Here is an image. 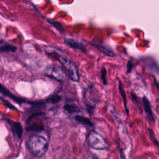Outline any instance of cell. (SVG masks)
<instances>
[{"mask_svg": "<svg viewBox=\"0 0 159 159\" xmlns=\"http://www.w3.org/2000/svg\"><path fill=\"white\" fill-rule=\"evenodd\" d=\"M48 22L53 26L57 30L61 32H63L64 31V29L63 28V27L61 26V24L57 21H55V20H50L48 19Z\"/></svg>", "mask_w": 159, "mask_h": 159, "instance_id": "cell-15", "label": "cell"}, {"mask_svg": "<svg viewBox=\"0 0 159 159\" xmlns=\"http://www.w3.org/2000/svg\"><path fill=\"white\" fill-rule=\"evenodd\" d=\"M17 47L10 45L7 43H4V44H1V52H15L16 51Z\"/></svg>", "mask_w": 159, "mask_h": 159, "instance_id": "cell-12", "label": "cell"}, {"mask_svg": "<svg viewBox=\"0 0 159 159\" xmlns=\"http://www.w3.org/2000/svg\"><path fill=\"white\" fill-rule=\"evenodd\" d=\"M48 139L39 132L30 135L26 141V146L29 152L35 157L41 158L48 148Z\"/></svg>", "mask_w": 159, "mask_h": 159, "instance_id": "cell-2", "label": "cell"}, {"mask_svg": "<svg viewBox=\"0 0 159 159\" xmlns=\"http://www.w3.org/2000/svg\"><path fill=\"white\" fill-rule=\"evenodd\" d=\"M0 92L2 94H3L5 96H7L15 101L16 103L19 104H30L32 106L34 107H42L45 105V102L43 101H29L27 100V99L19 97L14 94H12L10 91H9L3 84H1L0 86Z\"/></svg>", "mask_w": 159, "mask_h": 159, "instance_id": "cell-4", "label": "cell"}, {"mask_svg": "<svg viewBox=\"0 0 159 159\" xmlns=\"http://www.w3.org/2000/svg\"><path fill=\"white\" fill-rule=\"evenodd\" d=\"M89 145L93 149L104 150L109 148V145L104 137L95 130H91L87 137Z\"/></svg>", "mask_w": 159, "mask_h": 159, "instance_id": "cell-3", "label": "cell"}, {"mask_svg": "<svg viewBox=\"0 0 159 159\" xmlns=\"http://www.w3.org/2000/svg\"><path fill=\"white\" fill-rule=\"evenodd\" d=\"M75 120L80 124H81L84 125H86L88 127H93L94 124L92 121L88 117L81 116V115H76L74 117Z\"/></svg>", "mask_w": 159, "mask_h": 159, "instance_id": "cell-9", "label": "cell"}, {"mask_svg": "<svg viewBox=\"0 0 159 159\" xmlns=\"http://www.w3.org/2000/svg\"><path fill=\"white\" fill-rule=\"evenodd\" d=\"M92 158L93 159H99L96 155H92Z\"/></svg>", "mask_w": 159, "mask_h": 159, "instance_id": "cell-20", "label": "cell"}, {"mask_svg": "<svg viewBox=\"0 0 159 159\" xmlns=\"http://www.w3.org/2000/svg\"><path fill=\"white\" fill-rule=\"evenodd\" d=\"M101 79L104 85H106L107 84V71L104 66H103L101 70Z\"/></svg>", "mask_w": 159, "mask_h": 159, "instance_id": "cell-16", "label": "cell"}, {"mask_svg": "<svg viewBox=\"0 0 159 159\" xmlns=\"http://www.w3.org/2000/svg\"><path fill=\"white\" fill-rule=\"evenodd\" d=\"M119 153H120V157L121 159H126L125 154H124V151H123V150L122 148H120Z\"/></svg>", "mask_w": 159, "mask_h": 159, "instance_id": "cell-19", "label": "cell"}, {"mask_svg": "<svg viewBox=\"0 0 159 159\" xmlns=\"http://www.w3.org/2000/svg\"><path fill=\"white\" fill-rule=\"evenodd\" d=\"M0 99H1V101L2 102V103L7 107H8L9 109H12V110H16V108L14 107V105H12L10 102H9L7 100L5 99L4 98H3V97L1 96L0 97Z\"/></svg>", "mask_w": 159, "mask_h": 159, "instance_id": "cell-17", "label": "cell"}, {"mask_svg": "<svg viewBox=\"0 0 159 159\" xmlns=\"http://www.w3.org/2000/svg\"><path fill=\"white\" fill-rule=\"evenodd\" d=\"M119 92L120 93V95L122 98V99H123V101H124V107H125V111H126V113L127 114V116L129 115V110L127 109V100H126V95H125V91L124 89V88H123V85H122V83L120 81H119Z\"/></svg>", "mask_w": 159, "mask_h": 159, "instance_id": "cell-11", "label": "cell"}, {"mask_svg": "<svg viewBox=\"0 0 159 159\" xmlns=\"http://www.w3.org/2000/svg\"><path fill=\"white\" fill-rule=\"evenodd\" d=\"M134 65H133V63H132L131 61H128V63H127V73H130L133 68Z\"/></svg>", "mask_w": 159, "mask_h": 159, "instance_id": "cell-18", "label": "cell"}, {"mask_svg": "<svg viewBox=\"0 0 159 159\" xmlns=\"http://www.w3.org/2000/svg\"><path fill=\"white\" fill-rule=\"evenodd\" d=\"M44 75L61 83L64 82L66 77V73L64 70L56 65H51L46 67L44 70Z\"/></svg>", "mask_w": 159, "mask_h": 159, "instance_id": "cell-5", "label": "cell"}, {"mask_svg": "<svg viewBox=\"0 0 159 159\" xmlns=\"http://www.w3.org/2000/svg\"><path fill=\"white\" fill-rule=\"evenodd\" d=\"M61 100V96L54 94V95H52V96L48 97L47 99L46 102H49V103H52V104H55V103H57V102H60Z\"/></svg>", "mask_w": 159, "mask_h": 159, "instance_id": "cell-14", "label": "cell"}, {"mask_svg": "<svg viewBox=\"0 0 159 159\" xmlns=\"http://www.w3.org/2000/svg\"><path fill=\"white\" fill-rule=\"evenodd\" d=\"M143 104H144V108L145 110V112L147 113V114L149 116H152L153 117V114L152 112V110L150 108V103L148 101V99L144 96L143 98Z\"/></svg>", "mask_w": 159, "mask_h": 159, "instance_id": "cell-13", "label": "cell"}, {"mask_svg": "<svg viewBox=\"0 0 159 159\" xmlns=\"http://www.w3.org/2000/svg\"><path fill=\"white\" fill-rule=\"evenodd\" d=\"M45 51L47 54L58 60L63 65L68 71L69 77L71 81L75 82H78L80 81V77L77 66L73 61L68 58L61 49L57 47L50 45L45 47Z\"/></svg>", "mask_w": 159, "mask_h": 159, "instance_id": "cell-1", "label": "cell"}, {"mask_svg": "<svg viewBox=\"0 0 159 159\" xmlns=\"http://www.w3.org/2000/svg\"><path fill=\"white\" fill-rule=\"evenodd\" d=\"M4 120L9 125L14 140L17 142H19L23 134V127L21 124L19 122L14 121L8 118H4Z\"/></svg>", "mask_w": 159, "mask_h": 159, "instance_id": "cell-6", "label": "cell"}, {"mask_svg": "<svg viewBox=\"0 0 159 159\" xmlns=\"http://www.w3.org/2000/svg\"><path fill=\"white\" fill-rule=\"evenodd\" d=\"M90 44L92 46L98 48L100 52H101L102 53H104L106 56L111 57H113L115 56L114 52L105 45H101L100 43L94 42H90Z\"/></svg>", "mask_w": 159, "mask_h": 159, "instance_id": "cell-8", "label": "cell"}, {"mask_svg": "<svg viewBox=\"0 0 159 159\" xmlns=\"http://www.w3.org/2000/svg\"><path fill=\"white\" fill-rule=\"evenodd\" d=\"M64 109L69 114H77V113H80L81 112V109L76 106V104H68V103H66L64 105L63 107Z\"/></svg>", "mask_w": 159, "mask_h": 159, "instance_id": "cell-10", "label": "cell"}, {"mask_svg": "<svg viewBox=\"0 0 159 159\" xmlns=\"http://www.w3.org/2000/svg\"><path fill=\"white\" fill-rule=\"evenodd\" d=\"M64 42L68 47L80 50L83 52H86V47L82 43L76 40H73L71 39H65Z\"/></svg>", "mask_w": 159, "mask_h": 159, "instance_id": "cell-7", "label": "cell"}]
</instances>
